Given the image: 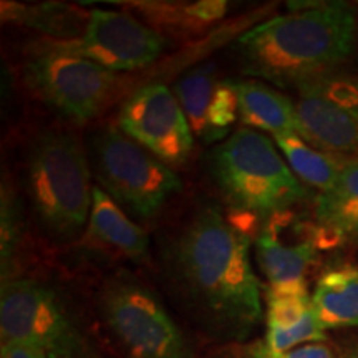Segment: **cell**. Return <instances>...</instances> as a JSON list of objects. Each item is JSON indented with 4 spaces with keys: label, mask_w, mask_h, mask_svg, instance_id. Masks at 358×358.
<instances>
[{
    "label": "cell",
    "mask_w": 358,
    "mask_h": 358,
    "mask_svg": "<svg viewBox=\"0 0 358 358\" xmlns=\"http://www.w3.org/2000/svg\"><path fill=\"white\" fill-rule=\"evenodd\" d=\"M226 2H194V3H140L141 10L151 13V19L164 25H206L219 20L226 12Z\"/></svg>",
    "instance_id": "603a6c76"
},
{
    "label": "cell",
    "mask_w": 358,
    "mask_h": 358,
    "mask_svg": "<svg viewBox=\"0 0 358 358\" xmlns=\"http://www.w3.org/2000/svg\"><path fill=\"white\" fill-rule=\"evenodd\" d=\"M274 143L299 181L317 187L320 192L332 187L343 168L352 161L322 153L303 141L299 134H280L274 138Z\"/></svg>",
    "instance_id": "ffe728a7"
},
{
    "label": "cell",
    "mask_w": 358,
    "mask_h": 358,
    "mask_svg": "<svg viewBox=\"0 0 358 358\" xmlns=\"http://www.w3.org/2000/svg\"><path fill=\"white\" fill-rule=\"evenodd\" d=\"M312 306L325 330L358 327V266L327 268L313 289Z\"/></svg>",
    "instance_id": "ac0fdd59"
},
{
    "label": "cell",
    "mask_w": 358,
    "mask_h": 358,
    "mask_svg": "<svg viewBox=\"0 0 358 358\" xmlns=\"http://www.w3.org/2000/svg\"><path fill=\"white\" fill-rule=\"evenodd\" d=\"M313 234L297 243L282 241L274 227H267L256 241L257 264L268 287H307V272L317 259Z\"/></svg>",
    "instance_id": "2e32d148"
},
{
    "label": "cell",
    "mask_w": 358,
    "mask_h": 358,
    "mask_svg": "<svg viewBox=\"0 0 358 358\" xmlns=\"http://www.w3.org/2000/svg\"><path fill=\"white\" fill-rule=\"evenodd\" d=\"M313 213V239L319 248L358 243V159H352L334 186L317 196Z\"/></svg>",
    "instance_id": "5bb4252c"
},
{
    "label": "cell",
    "mask_w": 358,
    "mask_h": 358,
    "mask_svg": "<svg viewBox=\"0 0 358 358\" xmlns=\"http://www.w3.org/2000/svg\"><path fill=\"white\" fill-rule=\"evenodd\" d=\"M249 358H334V353L324 343H306L289 352H272L264 342L252 343L248 348Z\"/></svg>",
    "instance_id": "cb8c5ba5"
},
{
    "label": "cell",
    "mask_w": 358,
    "mask_h": 358,
    "mask_svg": "<svg viewBox=\"0 0 358 358\" xmlns=\"http://www.w3.org/2000/svg\"><path fill=\"white\" fill-rule=\"evenodd\" d=\"M239 105V120L244 128L267 131L272 138L299 134L295 103L261 80L234 82Z\"/></svg>",
    "instance_id": "e0dca14e"
},
{
    "label": "cell",
    "mask_w": 358,
    "mask_h": 358,
    "mask_svg": "<svg viewBox=\"0 0 358 358\" xmlns=\"http://www.w3.org/2000/svg\"><path fill=\"white\" fill-rule=\"evenodd\" d=\"M0 201V259H2V282L13 279L17 261L20 259L25 239V219L22 201L10 182H2Z\"/></svg>",
    "instance_id": "44dd1931"
},
{
    "label": "cell",
    "mask_w": 358,
    "mask_h": 358,
    "mask_svg": "<svg viewBox=\"0 0 358 358\" xmlns=\"http://www.w3.org/2000/svg\"><path fill=\"white\" fill-rule=\"evenodd\" d=\"M266 303L267 330L264 345L268 350L289 352L327 338L307 287H268Z\"/></svg>",
    "instance_id": "7c38bea8"
},
{
    "label": "cell",
    "mask_w": 358,
    "mask_h": 358,
    "mask_svg": "<svg viewBox=\"0 0 358 358\" xmlns=\"http://www.w3.org/2000/svg\"><path fill=\"white\" fill-rule=\"evenodd\" d=\"M2 358H45L40 353L29 350V348L17 345V343H2Z\"/></svg>",
    "instance_id": "d4e9b609"
},
{
    "label": "cell",
    "mask_w": 358,
    "mask_h": 358,
    "mask_svg": "<svg viewBox=\"0 0 358 358\" xmlns=\"http://www.w3.org/2000/svg\"><path fill=\"white\" fill-rule=\"evenodd\" d=\"M24 78L38 98L71 122L96 118L118 98L127 80L116 71L40 40L30 47Z\"/></svg>",
    "instance_id": "8992f818"
},
{
    "label": "cell",
    "mask_w": 358,
    "mask_h": 358,
    "mask_svg": "<svg viewBox=\"0 0 358 358\" xmlns=\"http://www.w3.org/2000/svg\"><path fill=\"white\" fill-rule=\"evenodd\" d=\"M299 136L312 148L347 159H358V120L319 96L295 101Z\"/></svg>",
    "instance_id": "4fadbf2b"
},
{
    "label": "cell",
    "mask_w": 358,
    "mask_h": 358,
    "mask_svg": "<svg viewBox=\"0 0 358 358\" xmlns=\"http://www.w3.org/2000/svg\"><path fill=\"white\" fill-rule=\"evenodd\" d=\"M118 128L168 166L185 164L194 148V133L173 88L151 83L128 96L118 113Z\"/></svg>",
    "instance_id": "9c48e42d"
},
{
    "label": "cell",
    "mask_w": 358,
    "mask_h": 358,
    "mask_svg": "<svg viewBox=\"0 0 358 358\" xmlns=\"http://www.w3.org/2000/svg\"><path fill=\"white\" fill-rule=\"evenodd\" d=\"M93 159L101 189L120 208L145 221L158 216L182 191L179 174L118 127H106L96 134Z\"/></svg>",
    "instance_id": "52a82bcc"
},
{
    "label": "cell",
    "mask_w": 358,
    "mask_h": 358,
    "mask_svg": "<svg viewBox=\"0 0 358 358\" xmlns=\"http://www.w3.org/2000/svg\"><path fill=\"white\" fill-rule=\"evenodd\" d=\"M299 96H319L358 120V73L342 69L327 71L295 85Z\"/></svg>",
    "instance_id": "7402d4cb"
},
{
    "label": "cell",
    "mask_w": 358,
    "mask_h": 358,
    "mask_svg": "<svg viewBox=\"0 0 358 358\" xmlns=\"http://www.w3.org/2000/svg\"><path fill=\"white\" fill-rule=\"evenodd\" d=\"M173 92L192 133L201 141L222 140L239 118L234 82L219 80L213 65L185 73L174 83Z\"/></svg>",
    "instance_id": "8fae6325"
},
{
    "label": "cell",
    "mask_w": 358,
    "mask_h": 358,
    "mask_svg": "<svg viewBox=\"0 0 358 358\" xmlns=\"http://www.w3.org/2000/svg\"><path fill=\"white\" fill-rule=\"evenodd\" d=\"M164 272L192 319L219 340H245L262 320L248 231L203 206L164 245Z\"/></svg>",
    "instance_id": "6da1fadb"
},
{
    "label": "cell",
    "mask_w": 358,
    "mask_h": 358,
    "mask_svg": "<svg viewBox=\"0 0 358 358\" xmlns=\"http://www.w3.org/2000/svg\"><path fill=\"white\" fill-rule=\"evenodd\" d=\"M53 47L87 58L111 71H133L153 64L164 48V38L134 17L118 10H90V22L82 37L55 42Z\"/></svg>",
    "instance_id": "30bf717a"
},
{
    "label": "cell",
    "mask_w": 358,
    "mask_h": 358,
    "mask_svg": "<svg viewBox=\"0 0 358 358\" xmlns=\"http://www.w3.org/2000/svg\"><path fill=\"white\" fill-rule=\"evenodd\" d=\"M0 334L2 343H17L45 358H95L64 299L35 279L13 277L2 282Z\"/></svg>",
    "instance_id": "5b68a950"
},
{
    "label": "cell",
    "mask_w": 358,
    "mask_h": 358,
    "mask_svg": "<svg viewBox=\"0 0 358 358\" xmlns=\"http://www.w3.org/2000/svg\"><path fill=\"white\" fill-rule=\"evenodd\" d=\"M100 310L129 358H194L158 295L133 275L118 274L105 282Z\"/></svg>",
    "instance_id": "ba28073f"
},
{
    "label": "cell",
    "mask_w": 358,
    "mask_h": 358,
    "mask_svg": "<svg viewBox=\"0 0 358 358\" xmlns=\"http://www.w3.org/2000/svg\"><path fill=\"white\" fill-rule=\"evenodd\" d=\"M357 37H358V25H357Z\"/></svg>",
    "instance_id": "4316f807"
},
{
    "label": "cell",
    "mask_w": 358,
    "mask_h": 358,
    "mask_svg": "<svg viewBox=\"0 0 358 358\" xmlns=\"http://www.w3.org/2000/svg\"><path fill=\"white\" fill-rule=\"evenodd\" d=\"M357 13L348 3H312L241 35L236 52L245 75L279 88L337 70L353 52Z\"/></svg>",
    "instance_id": "7a4b0ae2"
},
{
    "label": "cell",
    "mask_w": 358,
    "mask_h": 358,
    "mask_svg": "<svg viewBox=\"0 0 358 358\" xmlns=\"http://www.w3.org/2000/svg\"><path fill=\"white\" fill-rule=\"evenodd\" d=\"M2 19L3 22L25 25L42 32L55 42H71L85 34L90 22V12L62 2H45L35 6L3 2Z\"/></svg>",
    "instance_id": "d6986e66"
},
{
    "label": "cell",
    "mask_w": 358,
    "mask_h": 358,
    "mask_svg": "<svg viewBox=\"0 0 358 358\" xmlns=\"http://www.w3.org/2000/svg\"><path fill=\"white\" fill-rule=\"evenodd\" d=\"M87 232L92 243L129 261H146L150 254L146 232L134 224L101 187H93Z\"/></svg>",
    "instance_id": "9a60e30c"
},
{
    "label": "cell",
    "mask_w": 358,
    "mask_h": 358,
    "mask_svg": "<svg viewBox=\"0 0 358 358\" xmlns=\"http://www.w3.org/2000/svg\"><path fill=\"white\" fill-rule=\"evenodd\" d=\"M347 358H358V347L348 352V353H347Z\"/></svg>",
    "instance_id": "484cf974"
},
{
    "label": "cell",
    "mask_w": 358,
    "mask_h": 358,
    "mask_svg": "<svg viewBox=\"0 0 358 358\" xmlns=\"http://www.w3.org/2000/svg\"><path fill=\"white\" fill-rule=\"evenodd\" d=\"M27 189L40 226L60 241L78 236L93 203L83 145L70 131L48 129L35 138L27 159Z\"/></svg>",
    "instance_id": "277c9868"
},
{
    "label": "cell",
    "mask_w": 358,
    "mask_h": 358,
    "mask_svg": "<svg viewBox=\"0 0 358 358\" xmlns=\"http://www.w3.org/2000/svg\"><path fill=\"white\" fill-rule=\"evenodd\" d=\"M209 171L224 201L241 214L275 217L307 196L275 143L256 129H236L214 148Z\"/></svg>",
    "instance_id": "3957f363"
}]
</instances>
